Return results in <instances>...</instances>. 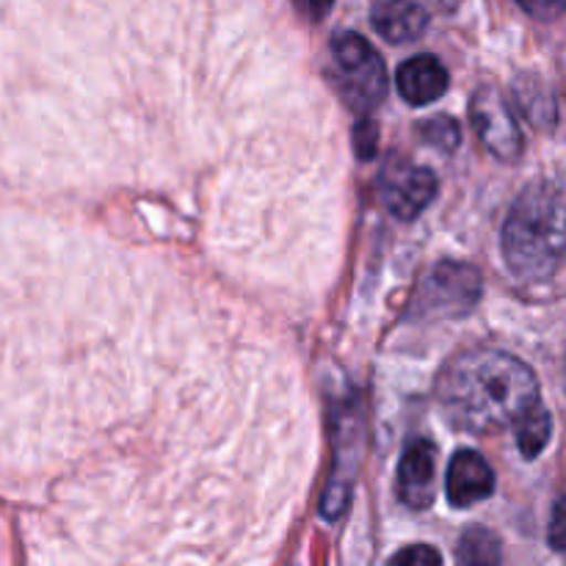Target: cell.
Wrapping results in <instances>:
<instances>
[{
  "mask_svg": "<svg viewBox=\"0 0 566 566\" xmlns=\"http://www.w3.org/2000/svg\"><path fill=\"white\" fill-rule=\"evenodd\" d=\"M437 197V177L426 166L392 164L381 175V199L396 219L412 221Z\"/></svg>",
  "mask_w": 566,
  "mask_h": 566,
  "instance_id": "8992f818",
  "label": "cell"
},
{
  "mask_svg": "<svg viewBox=\"0 0 566 566\" xmlns=\"http://www.w3.org/2000/svg\"><path fill=\"white\" fill-rule=\"evenodd\" d=\"M370 20L379 36L390 44L418 42L429 28V11L415 0H379L370 11Z\"/></svg>",
  "mask_w": 566,
  "mask_h": 566,
  "instance_id": "30bf717a",
  "label": "cell"
},
{
  "mask_svg": "<svg viewBox=\"0 0 566 566\" xmlns=\"http://www.w3.org/2000/svg\"><path fill=\"white\" fill-rule=\"evenodd\" d=\"M470 119H473L475 136L481 138L486 149L495 155L497 160H506L514 164L520 160L525 149L523 130H520V122L514 116L512 105L506 103L501 92L495 86H481L473 94V103H470Z\"/></svg>",
  "mask_w": 566,
  "mask_h": 566,
  "instance_id": "5b68a950",
  "label": "cell"
},
{
  "mask_svg": "<svg viewBox=\"0 0 566 566\" xmlns=\"http://www.w3.org/2000/svg\"><path fill=\"white\" fill-rule=\"evenodd\" d=\"M335 81L346 103L357 111H374L387 97V70L374 44L354 31L332 39Z\"/></svg>",
  "mask_w": 566,
  "mask_h": 566,
  "instance_id": "3957f363",
  "label": "cell"
},
{
  "mask_svg": "<svg viewBox=\"0 0 566 566\" xmlns=\"http://www.w3.org/2000/svg\"><path fill=\"white\" fill-rule=\"evenodd\" d=\"M517 431V448L525 459H536L542 453V448L551 442L553 434V418L542 403H534L523 418L514 423Z\"/></svg>",
  "mask_w": 566,
  "mask_h": 566,
  "instance_id": "8fae6325",
  "label": "cell"
},
{
  "mask_svg": "<svg viewBox=\"0 0 566 566\" xmlns=\"http://www.w3.org/2000/svg\"><path fill=\"white\" fill-rule=\"evenodd\" d=\"M514 3L536 20H556L564 9V0H514Z\"/></svg>",
  "mask_w": 566,
  "mask_h": 566,
  "instance_id": "9a60e30c",
  "label": "cell"
},
{
  "mask_svg": "<svg viewBox=\"0 0 566 566\" xmlns=\"http://www.w3.org/2000/svg\"><path fill=\"white\" fill-rule=\"evenodd\" d=\"M459 558L464 564H497L501 562V545L490 531H470L462 539V551Z\"/></svg>",
  "mask_w": 566,
  "mask_h": 566,
  "instance_id": "7c38bea8",
  "label": "cell"
},
{
  "mask_svg": "<svg viewBox=\"0 0 566 566\" xmlns=\"http://www.w3.org/2000/svg\"><path fill=\"white\" fill-rule=\"evenodd\" d=\"M437 492V451L429 440H418L407 448L398 464V497L407 509L423 512L434 503Z\"/></svg>",
  "mask_w": 566,
  "mask_h": 566,
  "instance_id": "ba28073f",
  "label": "cell"
},
{
  "mask_svg": "<svg viewBox=\"0 0 566 566\" xmlns=\"http://www.w3.org/2000/svg\"><path fill=\"white\" fill-rule=\"evenodd\" d=\"M503 258L514 276L551 280L564 258V191L556 182H534L517 197L503 224Z\"/></svg>",
  "mask_w": 566,
  "mask_h": 566,
  "instance_id": "7a4b0ae2",
  "label": "cell"
},
{
  "mask_svg": "<svg viewBox=\"0 0 566 566\" xmlns=\"http://www.w3.org/2000/svg\"><path fill=\"white\" fill-rule=\"evenodd\" d=\"M446 492L453 509H473L495 492V470L479 451H457L448 464Z\"/></svg>",
  "mask_w": 566,
  "mask_h": 566,
  "instance_id": "52a82bcc",
  "label": "cell"
},
{
  "mask_svg": "<svg viewBox=\"0 0 566 566\" xmlns=\"http://www.w3.org/2000/svg\"><path fill=\"white\" fill-rule=\"evenodd\" d=\"M392 564H412V566H434L442 564L440 551L429 545H412V547H403L401 553L392 556Z\"/></svg>",
  "mask_w": 566,
  "mask_h": 566,
  "instance_id": "5bb4252c",
  "label": "cell"
},
{
  "mask_svg": "<svg viewBox=\"0 0 566 566\" xmlns=\"http://www.w3.org/2000/svg\"><path fill=\"white\" fill-rule=\"evenodd\" d=\"M354 144H357L359 158H374L376 144H379V130H376L374 122H359L357 136H354Z\"/></svg>",
  "mask_w": 566,
  "mask_h": 566,
  "instance_id": "2e32d148",
  "label": "cell"
},
{
  "mask_svg": "<svg viewBox=\"0 0 566 566\" xmlns=\"http://www.w3.org/2000/svg\"><path fill=\"white\" fill-rule=\"evenodd\" d=\"M481 276L468 263H440L429 274L420 291L418 310L426 318H453L464 315L479 304Z\"/></svg>",
  "mask_w": 566,
  "mask_h": 566,
  "instance_id": "277c9868",
  "label": "cell"
},
{
  "mask_svg": "<svg viewBox=\"0 0 566 566\" xmlns=\"http://www.w3.org/2000/svg\"><path fill=\"white\" fill-rule=\"evenodd\" d=\"M293 6H296V11L304 20L321 22L332 11L335 0H293Z\"/></svg>",
  "mask_w": 566,
  "mask_h": 566,
  "instance_id": "e0dca14e",
  "label": "cell"
},
{
  "mask_svg": "<svg viewBox=\"0 0 566 566\" xmlns=\"http://www.w3.org/2000/svg\"><path fill=\"white\" fill-rule=\"evenodd\" d=\"M437 403L457 429L495 434L539 403L534 370L501 348H470L437 376Z\"/></svg>",
  "mask_w": 566,
  "mask_h": 566,
  "instance_id": "6da1fadb",
  "label": "cell"
},
{
  "mask_svg": "<svg viewBox=\"0 0 566 566\" xmlns=\"http://www.w3.org/2000/svg\"><path fill=\"white\" fill-rule=\"evenodd\" d=\"M423 136L429 138L434 147L448 149V153H451V149H457L459 138H462L459 136V125L453 119H448V116H437V119L426 122Z\"/></svg>",
  "mask_w": 566,
  "mask_h": 566,
  "instance_id": "4fadbf2b",
  "label": "cell"
},
{
  "mask_svg": "<svg viewBox=\"0 0 566 566\" xmlns=\"http://www.w3.org/2000/svg\"><path fill=\"white\" fill-rule=\"evenodd\" d=\"M398 94L407 99L409 105H429L440 99L451 86V75H448L446 64L437 55H415V59L403 61L398 66Z\"/></svg>",
  "mask_w": 566,
  "mask_h": 566,
  "instance_id": "9c48e42d",
  "label": "cell"
},
{
  "mask_svg": "<svg viewBox=\"0 0 566 566\" xmlns=\"http://www.w3.org/2000/svg\"><path fill=\"white\" fill-rule=\"evenodd\" d=\"M551 531H553V536H551L553 547H556V551H564L566 536H564V503H562V501H558L556 509H553V525H551Z\"/></svg>",
  "mask_w": 566,
  "mask_h": 566,
  "instance_id": "ac0fdd59",
  "label": "cell"
}]
</instances>
